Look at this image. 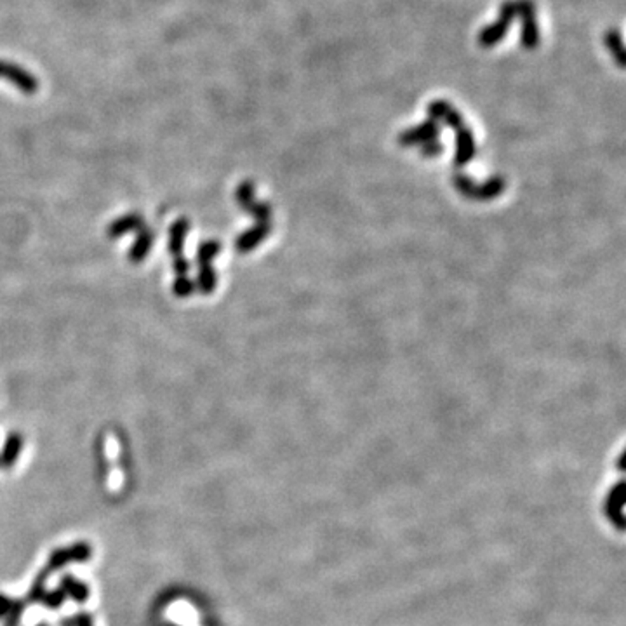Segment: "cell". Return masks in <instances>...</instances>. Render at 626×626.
Instances as JSON below:
<instances>
[{"label": "cell", "instance_id": "6da1fadb", "mask_svg": "<svg viewBox=\"0 0 626 626\" xmlns=\"http://www.w3.org/2000/svg\"><path fill=\"white\" fill-rule=\"evenodd\" d=\"M517 18V0H505L499 7V18L489 26L480 30L479 44L480 47H492L498 44L508 33L511 21Z\"/></svg>", "mask_w": 626, "mask_h": 626}, {"label": "cell", "instance_id": "7a4b0ae2", "mask_svg": "<svg viewBox=\"0 0 626 626\" xmlns=\"http://www.w3.org/2000/svg\"><path fill=\"white\" fill-rule=\"evenodd\" d=\"M517 18L522 19V47L536 49L539 44V30L536 23V6L533 0H517Z\"/></svg>", "mask_w": 626, "mask_h": 626}, {"label": "cell", "instance_id": "3957f363", "mask_svg": "<svg viewBox=\"0 0 626 626\" xmlns=\"http://www.w3.org/2000/svg\"><path fill=\"white\" fill-rule=\"evenodd\" d=\"M0 78H6L16 89L25 94H35L38 90V80L30 70L16 63L0 60Z\"/></svg>", "mask_w": 626, "mask_h": 626}, {"label": "cell", "instance_id": "277c9868", "mask_svg": "<svg viewBox=\"0 0 626 626\" xmlns=\"http://www.w3.org/2000/svg\"><path fill=\"white\" fill-rule=\"evenodd\" d=\"M145 226V218L137 212H129V214L120 216L119 219H115L113 223L108 224L106 228V235L110 239H120L124 237L129 231H137Z\"/></svg>", "mask_w": 626, "mask_h": 626}, {"label": "cell", "instance_id": "5b68a950", "mask_svg": "<svg viewBox=\"0 0 626 626\" xmlns=\"http://www.w3.org/2000/svg\"><path fill=\"white\" fill-rule=\"evenodd\" d=\"M153 244H155V231L150 230V228L145 224L141 230H137L136 234V240L132 244L131 251H129L127 258L131 263H141L145 258H147L150 251H152Z\"/></svg>", "mask_w": 626, "mask_h": 626}, {"label": "cell", "instance_id": "8992f818", "mask_svg": "<svg viewBox=\"0 0 626 626\" xmlns=\"http://www.w3.org/2000/svg\"><path fill=\"white\" fill-rule=\"evenodd\" d=\"M188 230H190V219L188 218H179L169 228V242L167 249L172 254V258H179L183 256L184 249V240H187Z\"/></svg>", "mask_w": 626, "mask_h": 626}, {"label": "cell", "instance_id": "52a82bcc", "mask_svg": "<svg viewBox=\"0 0 626 626\" xmlns=\"http://www.w3.org/2000/svg\"><path fill=\"white\" fill-rule=\"evenodd\" d=\"M23 449V437L19 433H11L4 442L2 452H0V466L11 468L18 461Z\"/></svg>", "mask_w": 626, "mask_h": 626}, {"label": "cell", "instance_id": "ba28073f", "mask_svg": "<svg viewBox=\"0 0 626 626\" xmlns=\"http://www.w3.org/2000/svg\"><path fill=\"white\" fill-rule=\"evenodd\" d=\"M428 112H430L433 119H444L451 127L461 129L463 124L461 115H459L451 105L446 103V101H433V103H430V106H428Z\"/></svg>", "mask_w": 626, "mask_h": 626}, {"label": "cell", "instance_id": "9c48e42d", "mask_svg": "<svg viewBox=\"0 0 626 626\" xmlns=\"http://www.w3.org/2000/svg\"><path fill=\"white\" fill-rule=\"evenodd\" d=\"M61 592L65 593V597H70L72 600L78 602H85L89 598V588L85 586V583L75 580L73 576H65L61 580Z\"/></svg>", "mask_w": 626, "mask_h": 626}, {"label": "cell", "instance_id": "30bf717a", "mask_svg": "<svg viewBox=\"0 0 626 626\" xmlns=\"http://www.w3.org/2000/svg\"><path fill=\"white\" fill-rule=\"evenodd\" d=\"M437 135H439V127H437L435 122H424V124L419 125V127L404 132V135L400 136V140H402V143L405 145H414L417 141L432 140V137H435Z\"/></svg>", "mask_w": 626, "mask_h": 626}, {"label": "cell", "instance_id": "8fae6325", "mask_svg": "<svg viewBox=\"0 0 626 626\" xmlns=\"http://www.w3.org/2000/svg\"><path fill=\"white\" fill-rule=\"evenodd\" d=\"M604 42H605V47H607L609 53L612 54V58L616 60L617 65L623 68V66L626 65V54H625V47H623V37H621L620 31L614 30V28L609 30L607 33H605Z\"/></svg>", "mask_w": 626, "mask_h": 626}, {"label": "cell", "instance_id": "7c38bea8", "mask_svg": "<svg viewBox=\"0 0 626 626\" xmlns=\"http://www.w3.org/2000/svg\"><path fill=\"white\" fill-rule=\"evenodd\" d=\"M266 231H268V228H266L265 224H259V226H256L253 230L240 235L237 242H235V247H237L240 253H247V251H251L253 247H256L259 242H261V239L265 237Z\"/></svg>", "mask_w": 626, "mask_h": 626}, {"label": "cell", "instance_id": "4fadbf2b", "mask_svg": "<svg viewBox=\"0 0 626 626\" xmlns=\"http://www.w3.org/2000/svg\"><path fill=\"white\" fill-rule=\"evenodd\" d=\"M195 287H199V291L202 294H211L216 287V271L212 270L211 265H202L199 266V275H197V283Z\"/></svg>", "mask_w": 626, "mask_h": 626}, {"label": "cell", "instance_id": "5bb4252c", "mask_svg": "<svg viewBox=\"0 0 626 626\" xmlns=\"http://www.w3.org/2000/svg\"><path fill=\"white\" fill-rule=\"evenodd\" d=\"M219 251H221V244L218 240H207V242L200 244L199 251H197V263H199V266L211 265V261L219 254Z\"/></svg>", "mask_w": 626, "mask_h": 626}, {"label": "cell", "instance_id": "9a60e30c", "mask_svg": "<svg viewBox=\"0 0 626 626\" xmlns=\"http://www.w3.org/2000/svg\"><path fill=\"white\" fill-rule=\"evenodd\" d=\"M172 293L176 298H190L195 293V282L188 275H178L172 283Z\"/></svg>", "mask_w": 626, "mask_h": 626}, {"label": "cell", "instance_id": "2e32d148", "mask_svg": "<svg viewBox=\"0 0 626 626\" xmlns=\"http://www.w3.org/2000/svg\"><path fill=\"white\" fill-rule=\"evenodd\" d=\"M66 553H68L70 562H88L93 550L88 543H75L70 548H66Z\"/></svg>", "mask_w": 626, "mask_h": 626}, {"label": "cell", "instance_id": "e0dca14e", "mask_svg": "<svg viewBox=\"0 0 626 626\" xmlns=\"http://www.w3.org/2000/svg\"><path fill=\"white\" fill-rule=\"evenodd\" d=\"M254 188L251 183H242L237 190V200L244 209H247L251 204H254Z\"/></svg>", "mask_w": 626, "mask_h": 626}, {"label": "cell", "instance_id": "ac0fdd59", "mask_svg": "<svg viewBox=\"0 0 626 626\" xmlns=\"http://www.w3.org/2000/svg\"><path fill=\"white\" fill-rule=\"evenodd\" d=\"M65 598H66L65 593L61 592V588H58V590H53V592H46V595L42 597L41 602H44V604L49 609H58V607H61L63 602H65Z\"/></svg>", "mask_w": 626, "mask_h": 626}, {"label": "cell", "instance_id": "d6986e66", "mask_svg": "<svg viewBox=\"0 0 626 626\" xmlns=\"http://www.w3.org/2000/svg\"><path fill=\"white\" fill-rule=\"evenodd\" d=\"M68 553H66V550H56V552H53V555H51V558H49V569L51 570H54V569H61L63 565H66L68 564Z\"/></svg>", "mask_w": 626, "mask_h": 626}, {"label": "cell", "instance_id": "ffe728a7", "mask_svg": "<svg viewBox=\"0 0 626 626\" xmlns=\"http://www.w3.org/2000/svg\"><path fill=\"white\" fill-rule=\"evenodd\" d=\"M44 595H46V578H38L30 590V600L41 602Z\"/></svg>", "mask_w": 626, "mask_h": 626}, {"label": "cell", "instance_id": "44dd1931", "mask_svg": "<svg viewBox=\"0 0 626 626\" xmlns=\"http://www.w3.org/2000/svg\"><path fill=\"white\" fill-rule=\"evenodd\" d=\"M172 268H174L176 275H187L188 270H190V261L184 259L183 256H179V258H174V261H172Z\"/></svg>", "mask_w": 626, "mask_h": 626}, {"label": "cell", "instance_id": "7402d4cb", "mask_svg": "<svg viewBox=\"0 0 626 626\" xmlns=\"http://www.w3.org/2000/svg\"><path fill=\"white\" fill-rule=\"evenodd\" d=\"M13 604H14V602L11 600L9 597L0 595V617H6L7 614L11 612V609H13Z\"/></svg>", "mask_w": 626, "mask_h": 626}, {"label": "cell", "instance_id": "603a6c76", "mask_svg": "<svg viewBox=\"0 0 626 626\" xmlns=\"http://www.w3.org/2000/svg\"><path fill=\"white\" fill-rule=\"evenodd\" d=\"M72 626H94V623H93V617L89 616V614H78V616H75L73 620H72Z\"/></svg>", "mask_w": 626, "mask_h": 626}, {"label": "cell", "instance_id": "cb8c5ba5", "mask_svg": "<svg viewBox=\"0 0 626 626\" xmlns=\"http://www.w3.org/2000/svg\"><path fill=\"white\" fill-rule=\"evenodd\" d=\"M37 626H47V625H46V623H42V625H37Z\"/></svg>", "mask_w": 626, "mask_h": 626}]
</instances>
